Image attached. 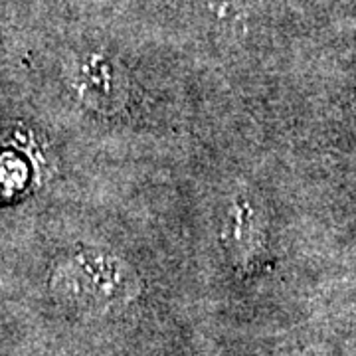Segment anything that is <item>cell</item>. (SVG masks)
<instances>
[{
  "label": "cell",
  "mask_w": 356,
  "mask_h": 356,
  "mask_svg": "<svg viewBox=\"0 0 356 356\" xmlns=\"http://www.w3.org/2000/svg\"><path fill=\"white\" fill-rule=\"evenodd\" d=\"M50 289L74 313L103 315L127 307L139 293V280L123 259L83 252L54 269Z\"/></svg>",
  "instance_id": "1"
}]
</instances>
